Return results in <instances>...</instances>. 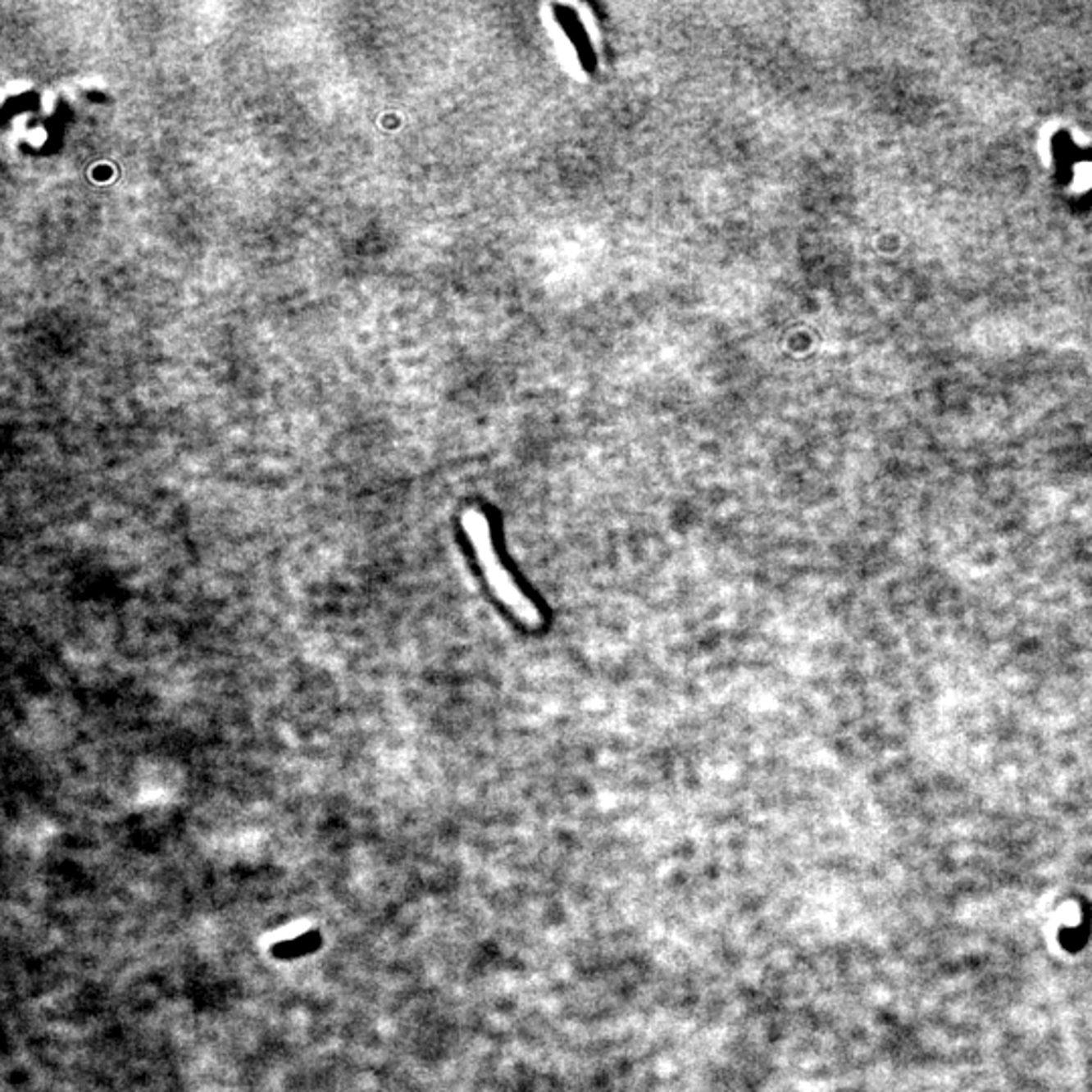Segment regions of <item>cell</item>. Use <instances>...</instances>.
Segmentation results:
<instances>
[{
    "mask_svg": "<svg viewBox=\"0 0 1092 1092\" xmlns=\"http://www.w3.org/2000/svg\"><path fill=\"white\" fill-rule=\"evenodd\" d=\"M462 528L463 532H466L470 544L474 546L478 565L480 569H482L485 580H488V587L489 591L494 593V597H496V599L512 613L516 621L522 623L524 627H528V630H539V627H543L544 623L543 611H540L539 605H536L535 601L518 587L514 576L508 573L504 562H502L500 557H498L488 516L478 508L463 510Z\"/></svg>",
    "mask_w": 1092,
    "mask_h": 1092,
    "instance_id": "cell-1",
    "label": "cell"
}]
</instances>
